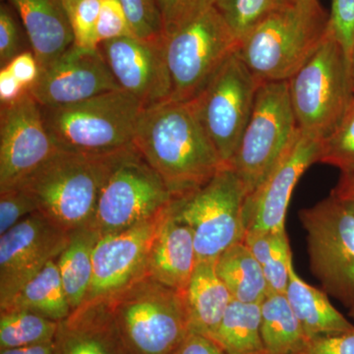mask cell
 <instances>
[{
	"label": "cell",
	"mask_w": 354,
	"mask_h": 354,
	"mask_svg": "<svg viewBox=\"0 0 354 354\" xmlns=\"http://www.w3.org/2000/svg\"><path fill=\"white\" fill-rule=\"evenodd\" d=\"M133 146L174 198L209 183L225 167L191 101H167L144 109Z\"/></svg>",
	"instance_id": "cell-1"
},
{
	"label": "cell",
	"mask_w": 354,
	"mask_h": 354,
	"mask_svg": "<svg viewBox=\"0 0 354 354\" xmlns=\"http://www.w3.org/2000/svg\"><path fill=\"white\" fill-rule=\"evenodd\" d=\"M330 14L319 0H283L239 44V57L261 82L288 81L318 50Z\"/></svg>",
	"instance_id": "cell-2"
},
{
	"label": "cell",
	"mask_w": 354,
	"mask_h": 354,
	"mask_svg": "<svg viewBox=\"0 0 354 354\" xmlns=\"http://www.w3.org/2000/svg\"><path fill=\"white\" fill-rule=\"evenodd\" d=\"M145 106L123 90L86 101L41 106L46 129L60 150L108 155L133 145Z\"/></svg>",
	"instance_id": "cell-3"
},
{
	"label": "cell",
	"mask_w": 354,
	"mask_h": 354,
	"mask_svg": "<svg viewBox=\"0 0 354 354\" xmlns=\"http://www.w3.org/2000/svg\"><path fill=\"white\" fill-rule=\"evenodd\" d=\"M109 302L129 354H171L190 333L185 292L150 277Z\"/></svg>",
	"instance_id": "cell-4"
},
{
	"label": "cell",
	"mask_w": 354,
	"mask_h": 354,
	"mask_svg": "<svg viewBox=\"0 0 354 354\" xmlns=\"http://www.w3.org/2000/svg\"><path fill=\"white\" fill-rule=\"evenodd\" d=\"M109 155L59 149L20 186L34 194L39 212L67 232L90 227Z\"/></svg>",
	"instance_id": "cell-5"
},
{
	"label": "cell",
	"mask_w": 354,
	"mask_h": 354,
	"mask_svg": "<svg viewBox=\"0 0 354 354\" xmlns=\"http://www.w3.org/2000/svg\"><path fill=\"white\" fill-rule=\"evenodd\" d=\"M239 44L213 0H206L190 17L165 35L171 99L186 102L196 97L227 58L239 50Z\"/></svg>",
	"instance_id": "cell-6"
},
{
	"label": "cell",
	"mask_w": 354,
	"mask_h": 354,
	"mask_svg": "<svg viewBox=\"0 0 354 354\" xmlns=\"http://www.w3.org/2000/svg\"><path fill=\"white\" fill-rule=\"evenodd\" d=\"M174 196L134 146L109 155L92 225L100 236L160 216Z\"/></svg>",
	"instance_id": "cell-7"
},
{
	"label": "cell",
	"mask_w": 354,
	"mask_h": 354,
	"mask_svg": "<svg viewBox=\"0 0 354 354\" xmlns=\"http://www.w3.org/2000/svg\"><path fill=\"white\" fill-rule=\"evenodd\" d=\"M246 196L241 179L225 165L202 187L172 199V215L193 232L198 262L216 261L230 246L244 241Z\"/></svg>",
	"instance_id": "cell-8"
},
{
	"label": "cell",
	"mask_w": 354,
	"mask_h": 354,
	"mask_svg": "<svg viewBox=\"0 0 354 354\" xmlns=\"http://www.w3.org/2000/svg\"><path fill=\"white\" fill-rule=\"evenodd\" d=\"M288 83L299 129L325 138L344 115L353 95L348 55L330 26L318 50Z\"/></svg>",
	"instance_id": "cell-9"
},
{
	"label": "cell",
	"mask_w": 354,
	"mask_h": 354,
	"mask_svg": "<svg viewBox=\"0 0 354 354\" xmlns=\"http://www.w3.org/2000/svg\"><path fill=\"white\" fill-rule=\"evenodd\" d=\"M299 127L288 81L261 84L250 118L228 162L247 194L262 184L297 139Z\"/></svg>",
	"instance_id": "cell-10"
},
{
	"label": "cell",
	"mask_w": 354,
	"mask_h": 354,
	"mask_svg": "<svg viewBox=\"0 0 354 354\" xmlns=\"http://www.w3.org/2000/svg\"><path fill=\"white\" fill-rule=\"evenodd\" d=\"M311 272L323 290L351 308L354 305V213L330 193L301 209Z\"/></svg>",
	"instance_id": "cell-11"
},
{
	"label": "cell",
	"mask_w": 354,
	"mask_h": 354,
	"mask_svg": "<svg viewBox=\"0 0 354 354\" xmlns=\"http://www.w3.org/2000/svg\"><path fill=\"white\" fill-rule=\"evenodd\" d=\"M262 83L236 51L191 100L203 127L225 165L239 146Z\"/></svg>",
	"instance_id": "cell-12"
},
{
	"label": "cell",
	"mask_w": 354,
	"mask_h": 354,
	"mask_svg": "<svg viewBox=\"0 0 354 354\" xmlns=\"http://www.w3.org/2000/svg\"><path fill=\"white\" fill-rule=\"evenodd\" d=\"M59 149L31 93L0 109V192L18 187Z\"/></svg>",
	"instance_id": "cell-13"
},
{
	"label": "cell",
	"mask_w": 354,
	"mask_h": 354,
	"mask_svg": "<svg viewBox=\"0 0 354 354\" xmlns=\"http://www.w3.org/2000/svg\"><path fill=\"white\" fill-rule=\"evenodd\" d=\"M68 241L69 232L39 211L0 235V306L57 260Z\"/></svg>",
	"instance_id": "cell-14"
},
{
	"label": "cell",
	"mask_w": 354,
	"mask_h": 354,
	"mask_svg": "<svg viewBox=\"0 0 354 354\" xmlns=\"http://www.w3.org/2000/svg\"><path fill=\"white\" fill-rule=\"evenodd\" d=\"M321 140L299 130L271 174L252 192L243 207L246 234L286 232V218L291 195L310 165L318 162Z\"/></svg>",
	"instance_id": "cell-15"
},
{
	"label": "cell",
	"mask_w": 354,
	"mask_h": 354,
	"mask_svg": "<svg viewBox=\"0 0 354 354\" xmlns=\"http://www.w3.org/2000/svg\"><path fill=\"white\" fill-rule=\"evenodd\" d=\"M165 211L118 234L100 237L93 255L92 285L85 302L111 299L147 276L149 252Z\"/></svg>",
	"instance_id": "cell-16"
},
{
	"label": "cell",
	"mask_w": 354,
	"mask_h": 354,
	"mask_svg": "<svg viewBox=\"0 0 354 354\" xmlns=\"http://www.w3.org/2000/svg\"><path fill=\"white\" fill-rule=\"evenodd\" d=\"M115 90L121 88L99 48L87 50L73 44L39 72L29 92L41 106H57Z\"/></svg>",
	"instance_id": "cell-17"
},
{
	"label": "cell",
	"mask_w": 354,
	"mask_h": 354,
	"mask_svg": "<svg viewBox=\"0 0 354 354\" xmlns=\"http://www.w3.org/2000/svg\"><path fill=\"white\" fill-rule=\"evenodd\" d=\"M99 50L121 90L139 100L145 109L171 99L172 83L165 39L122 37L104 41Z\"/></svg>",
	"instance_id": "cell-18"
},
{
	"label": "cell",
	"mask_w": 354,
	"mask_h": 354,
	"mask_svg": "<svg viewBox=\"0 0 354 354\" xmlns=\"http://www.w3.org/2000/svg\"><path fill=\"white\" fill-rule=\"evenodd\" d=\"M55 354H129L109 300L85 302L58 322Z\"/></svg>",
	"instance_id": "cell-19"
},
{
	"label": "cell",
	"mask_w": 354,
	"mask_h": 354,
	"mask_svg": "<svg viewBox=\"0 0 354 354\" xmlns=\"http://www.w3.org/2000/svg\"><path fill=\"white\" fill-rule=\"evenodd\" d=\"M197 263L193 232L167 207L151 245L147 276L185 292Z\"/></svg>",
	"instance_id": "cell-20"
},
{
	"label": "cell",
	"mask_w": 354,
	"mask_h": 354,
	"mask_svg": "<svg viewBox=\"0 0 354 354\" xmlns=\"http://www.w3.org/2000/svg\"><path fill=\"white\" fill-rule=\"evenodd\" d=\"M19 16L39 72L74 44L62 0H6Z\"/></svg>",
	"instance_id": "cell-21"
},
{
	"label": "cell",
	"mask_w": 354,
	"mask_h": 354,
	"mask_svg": "<svg viewBox=\"0 0 354 354\" xmlns=\"http://www.w3.org/2000/svg\"><path fill=\"white\" fill-rule=\"evenodd\" d=\"M190 333L211 339L232 301L216 270V261L198 262L185 291Z\"/></svg>",
	"instance_id": "cell-22"
},
{
	"label": "cell",
	"mask_w": 354,
	"mask_h": 354,
	"mask_svg": "<svg viewBox=\"0 0 354 354\" xmlns=\"http://www.w3.org/2000/svg\"><path fill=\"white\" fill-rule=\"evenodd\" d=\"M286 295L308 339L354 329L353 324L332 304L327 292L298 276L293 263Z\"/></svg>",
	"instance_id": "cell-23"
},
{
	"label": "cell",
	"mask_w": 354,
	"mask_h": 354,
	"mask_svg": "<svg viewBox=\"0 0 354 354\" xmlns=\"http://www.w3.org/2000/svg\"><path fill=\"white\" fill-rule=\"evenodd\" d=\"M100 234L93 227L69 232V241L57 263L72 311L87 299L93 281V255Z\"/></svg>",
	"instance_id": "cell-24"
},
{
	"label": "cell",
	"mask_w": 354,
	"mask_h": 354,
	"mask_svg": "<svg viewBox=\"0 0 354 354\" xmlns=\"http://www.w3.org/2000/svg\"><path fill=\"white\" fill-rule=\"evenodd\" d=\"M216 270L232 298L245 304H262L269 295L264 272L243 242L227 248L216 261Z\"/></svg>",
	"instance_id": "cell-25"
},
{
	"label": "cell",
	"mask_w": 354,
	"mask_h": 354,
	"mask_svg": "<svg viewBox=\"0 0 354 354\" xmlns=\"http://www.w3.org/2000/svg\"><path fill=\"white\" fill-rule=\"evenodd\" d=\"M2 309H22L34 312L55 322L64 320L71 314L68 298L57 260L51 261L27 283Z\"/></svg>",
	"instance_id": "cell-26"
},
{
	"label": "cell",
	"mask_w": 354,
	"mask_h": 354,
	"mask_svg": "<svg viewBox=\"0 0 354 354\" xmlns=\"http://www.w3.org/2000/svg\"><path fill=\"white\" fill-rule=\"evenodd\" d=\"M261 335L268 354H297L308 342L286 293H269L261 304Z\"/></svg>",
	"instance_id": "cell-27"
},
{
	"label": "cell",
	"mask_w": 354,
	"mask_h": 354,
	"mask_svg": "<svg viewBox=\"0 0 354 354\" xmlns=\"http://www.w3.org/2000/svg\"><path fill=\"white\" fill-rule=\"evenodd\" d=\"M211 339L227 354L265 353L261 335V304L232 299Z\"/></svg>",
	"instance_id": "cell-28"
},
{
	"label": "cell",
	"mask_w": 354,
	"mask_h": 354,
	"mask_svg": "<svg viewBox=\"0 0 354 354\" xmlns=\"http://www.w3.org/2000/svg\"><path fill=\"white\" fill-rule=\"evenodd\" d=\"M244 243L262 268L269 293H286L293 263L286 232L246 234Z\"/></svg>",
	"instance_id": "cell-29"
},
{
	"label": "cell",
	"mask_w": 354,
	"mask_h": 354,
	"mask_svg": "<svg viewBox=\"0 0 354 354\" xmlns=\"http://www.w3.org/2000/svg\"><path fill=\"white\" fill-rule=\"evenodd\" d=\"M58 322L22 309L0 310V351L53 342Z\"/></svg>",
	"instance_id": "cell-30"
},
{
	"label": "cell",
	"mask_w": 354,
	"mask_h": 354,
	"mask_svg": "<svg viewBox=\"0 0 354 354\" xmlns=\"http://www.w3.org/2000/svg\"><path fill=\"white\" fill-rule=\"evenodd\" d=\"M318 162L337 167L342 174L354 171V94L334 129L321 140Z\"/></svg>",
	"instance_id": "cell-31"
},
{
	"label": "cell",
	"mask_w": 354,
	"mask_h": 354,
	"mask_svg": "<svg viewBox=\"0 0 354 354\" xmlns=\"http://www.w3.org/2000/svg\"><path fill=\"white\" fill-rule=\"evenodd\" d=\"M239 41L283 0H213Z\"/></svg>",
	"instance_id": "cell-32"
},
{
	"label": "cell",
	"mask_w": 354,
	"mask_h": 354,
	"mask_svg": "<svg viewBox=\"0 0 354 354\" xmlns=\"http://www.w3.org/2000/svg\"><path fill=\"white\" fill-rule=\"evenodd\" d=\"M73 34L74 44L87 50H97V26L102 0H62Z\"/></svg>",
	"instance_id": "cell-33"
},
{
	"label": "cell",
	"mask_w": 354,
	"mask_h": 354,
	"mask_svg": "<svg viewBox=\"0 0 354 354\" xmlns=\"http://www.w3.org/2000/svg\"><path fill=\"white\" fill-rule=\"evenodd\" d=\"M120 1L135 37L145 41H164V21L158 0Z\"/></svg>",
	"instance_id": "cell-34"
},
{
	"label": "cell",
	"mask_w": 354,
	"mask_h": 354,
	"mask_svg": "<svg viewBox=\"0 0 354 354\" xmlns=\"http://www.w3.org/2000/svg\"><path fill=\"white\" fill-rule=\"evenodd\" d=\"M39 211L31 191L23 186L0 192V235L6 234L28 216Z\"/></svg>",
	"instance_id": "cell-35"
},
{
	"label": "cell",
	"mask_w": 354,
	"mask_h": 354,
	"mask_svg": "<svg viewBox=\"0 0 354 354\" xmlns=\"http://www.w3.org/2000/svg\"><path fill=\"white\" fill-rule=\"evenodd\" d=\"M24 28H21L16 11L10 4L2 2L0 6V66L12 62L13 58L27 50L25 48Z\"/></svg>",
	"instance_id": "cell-36"
},
{
	"label": "cell",
	"mask_w": 354,
	"mask_h": 354,
	"mask_svg": "<svg viewBox=\"0 0 354 354\" xmlns=\"http://www.w3.org/2000/svg\"><path fill=\"white\" fill-rule=\"evenodd\" d=\"M134 36L120 0H102L97 26V41L100 44L122 37Z\"/></svg>",
	"instance_id": "cell-37"
},
{
	"label": "cell",
	"mask_w": 354,
	"mask_h": 354,
	"mask_svg": "<svg viewBox=\"0 0 354 354\" xmlns=\"http://www.w3.org/2000/svg\"><path fill=\"white\" fill-rule=\"evenodd\" d=\"M329 26L348 57L354 41V0H332Z\"/></svg>",
	"instance_id": "cell-38"
},
{
	"label": "cell",
	"mask_w": 354,
	"mask_h": 354,
	"mask_svg": "<svg viewBox=\"0 0 354 354\" xmlns=\"http://www.w3.org/2000/svg\"><path fill=\"white\" fill-rule=\"evenodd\" d=\"M297 354H354V329L310 339Z\"/></svg>",
	"instance_id": "cell-39"
},
{
	"label": "cell",
	"mask_w": 354,
	"mask_h": 354,
	"mask_svg": "<svg viewBox=\"0 0 354 354\" xmlns=\"http://www.w3.org/2000/svg\"><path fill=\"white\" fill-rule=\"evenodd\" d=\"M162 21L165 37L183 21L190 17L206 0H158Z\"/></svg>",
	"instance_id": "cell-40"
},
{
	"label": "cell",
	"mask_w": 354,
	"mask_h": 354,
	"mask_svg": "<svg viewBox=\"0 0 354 354\" xmlns=\"http://www.w3.org/2000/svg\"><path fill=\"white\" fill-rule=\"evenodd\" d=\"M6 67L28 90L38 80L39 66L32 50L20 53Z\"/></svg>",
	"instance_id": "cell-41"
},
{
	"label": "cell",
	"mask_w": 354,
	"mask_h": 354,
	"mask_svg": "<svg viewBox=\"0 0 354 354\" xmlns=\"http://www.w3.org/2000/svg\"><path fill=\"white\" fill-rule=\"evenodd\" d=\"M171 354H227L213 339L189 333Z\"/></svg>",
	"instance_id": "cell-42"
},
{
	"label": "cell",
	"mask_w": 354,
	"mask_h": 354,
	"mask_svg": "<svg viewBox=\"0 0 354 354\" xmlns=\"http://www.w3.org/2000/svg\"><path fill=\"white\" fill-rule=\"evenodd\" d=\"M27 92L28 88L22 85L6 67L0 70V102H1V104H12V102L18 101Z\"/></svg>",
	"instance_id": "cell-43"
},
{
	"label": "cell",
	"mask_w": 354,
	"mask_h": 354,
	"mask_svg": "<svg viewBox=\"0 0 354 354\" xmlns=\"http://www.w3.org/2000/svg\"><path fill=\"white\" fill-rule=\"evenodd\" d=\"M332 194L341 200L354 213V171L342 174Z\"/></svg>",
	"instance_id": "cell-44"
},
{
	"label": "cell",
	"mask_w": 354,
	"mask_h": 354,
	"mask_svg": "<svg viewBox=\"0 0 354 354\" xmlns=\"http://www.w3.org/2000/svg\"><path fill=\"white\" fill-rule=\"evenodd\" d=\"M0 354H55L53 341L24 348L2 349Z\"/></svg>",
	"instance_id": "cell-45"
},
{
	"label": "cell",
	"mask_w": 354,
	"mask_h": 354,
	"mask_svg": "<svg viewBox=\"0 0 354 354\" xmlns=\"http://www.w3.org/2000/svg\"><path fill=\"white\" fill-rule=\"evenodd\" d=\"M348 66H349V75H351V88H353L354 94V41L351 50L348 53Z\"/></svg>",
	"instance_id": "cell-46"
},
{
	"label": "cell",
	"mask_w": 354,
	"mask_h": 354,
	"mask_svg": "<svg viewBox=\"0 0 354 354\" xmlns=\"http://www.w3.org/2000/svg\"><path fill=\"white\" fill-rule=\"evenodd\" d=\"M349 315L353 316L354 318V305L351 308H349Z\"/></svg>",
	"instance_id": "cell-47"
},
{
	"label": "cell",
	"mask_w": 354,
	"mask_h": 354,
	"mask_svg": "<svg viewBox=\"0 0 354 354\" xmlns=\"http://www.w3.org/2000/svg\"><path fill=\"white\" fill-rule=\"evenodd\" d=\"M292 1H310V0H292Z\"/></svg>",
	"instance_id": "cell-48"
},
{
	"label": "cell",
	"mask_w": 354,
	"mask_h": 354,
	"mask_svg": "<svg viewBox=\"0 0 354 354\" xmlns=\"http://www.w3.org/2000/svg\"><path fill=\"white\" fill-rule=\"evenodd\" d=\"M263 354H268L267 353H263Z\"/></svg>",
	"instance_id": "cell-49"
}]
</instances>
